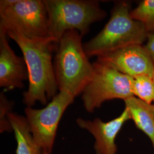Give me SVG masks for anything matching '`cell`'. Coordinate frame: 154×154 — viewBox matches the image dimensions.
<instances>
[{"label": "cell", "mask_w": 154, "mask_h": 154, "mask_svg": "<svg viewBox=\"0 0 154 154\" xmlns=\"http://www.w3.org/2000/svg\"><path fill=\"white\" fill-rule=\"evenodd\" d=\"M153 104H154V103H153Z\"/></svg>", "instance_id": "cell-18"}, {"label": "cell", "mask_w": 154, "mask_h": 154, "mask_svg": "<svg viewBox=\"0 0 154 154\" xmlns=\"http://www.w3.org/2000/svg\"><path fill=\"white\" fill-rule=\"evenodd\" d=\"M14 102L8 99L3 92L0 94V131L9 132L13 131L10 122L8 120V114L11 110Z\"/></svg>", "instance_id": "cell-15"}, {"label": "cell", "mask_w": 154, "mask_h": 154, "mask_svg": "<svg viewBox=\"0 0 154 154\" xmlns=\"http://www.w3.org/2000/svg\"><path fill=\"white\" fill-rule=\"evenodd\" d=\"M6 33L21 50L28 68L29 87L23 94V103L29 107L37 102L46 105L59 91L52 57L57 44L48 37L29 39L14 32Z\"/></svg>", "instance_id": "cell-1"}, {"label": "cell", "mask_w": 154, "mask_h": 154, "mask_svg": "<svg viewBox=\"0 0 154 154\" xmlns=\"http://www.w3.org/2000/svg\"><path fill=\"white\" fill-rule=\"evenodd\" d=\"M134 96L149 104L154 102V78L143 75L134 78Z\"/></svg>", "instance_id": "cell-14"}, {"label": "cell", "mask_w": 154, "mask_h": 154, "mask_svg": "<svg viewBox=\"0 0 154 154\" xmlns=\"http://www.w3.org/2000/svg\"><path fill=\"white\" fill-rule=\"evenodd\" d=\"M43 154H51L50 153H48V152H43Z\"/></svg>", "instance_id": "cell-17"}, {"label": "cell", "mask_w": 154, "mask_h": 154, "mask_svg": "<svg viewBox=\"0 0 154 154\" xmlns=\"http://www.w3.org/2000/svg\"><path fill=\"white\" fill-rule=\"evenodd\" d=\"M131 120L139 130L148 137L154 151V105L133 96L124 100Z\"/></svg>", "instance_id": "cell-11"}, {"label": "cell", "mask_w": 154, "mask_h": 154, "mask_svg": "<svg viewBox=\"0 0 154 154\" xmlns=\"http://www.w3.org/2000/svg\"><path fill=\"white\" fill-rule=\"evenodd\" d=\"M48 14V38L57 44L65 33L77 30L83 37L106 13L95 0H44Z\"/></svg>", "instance_id": "cell-4"}, {"label": "cell", "mask_w": 154, "mask_h": 154, "mask_svg": "<svg viewBox=\"0 0 154 154\" xmlns=\"http://www.w3.org/2000/svg\"><path fill=\"white\" fill-rule=\"evenodd\" d=\"M94 72L82 93L83 107L92 113L107 100L134 96V78L98 61L93 62Z\"/></svg>", "instance_id": "cell-6"}, {"label": "cell", "mask_w": 154, "mask_h": 154, "mask_svg": "<svg viewBox=\"0 0 154 154\" xmlns=\"http://www.w3.org/2000/svg\"><path fill=\"white\" fill-rule=\"evenodd\" d=\"M8 37L5 31L0 29V87L5 91L23 88V82L29 79L25 59L16 54Z\"/></svg>", "instance_id": "cell-10"}, {"label": "cell", "mask_w": 154, "mask_h": 154, "mask_svg": "<svg viewBox=\"0 0 154 154\" xmlns=\"http://www.w3.org/2000/svg\"><path fill=\"white\" fill-rule=\"evenodd\" d=\"M131 2L118 1L104 28L93 38L83 44L88 58L98 57L133 45H143L149 33L141 22L132 18Z\"/></svg>", "instance_id": "cell-3"}, {"label": "cell", "mask_w": 154, "mask_h": 154, "mask_svg": "<svg viewBox=\"0 0 154 154\" xmlns=\"http://www.w3.org/2000/svg\"><path fill=\"white\" fill-rule=\"evenodd\" d=\"M97 61L132 77L154 78V65L143 45H133L97 57Z\"/></svg>", "instance_id": "cell-8"}, {"label": "cell", "mask_w": 154, "mask_h": 154, "mask_svg": "<svg viewBox=\"0 0 154 154\" xmlns=\"http://www.w3.org/2000/svg\"><path fill=\"white\" fill-rule=\"evenodd\" d=\"M131 16L141 22L149 33H154V0L140 1L130 12Z\"/></svg>", "instance_id": "cell-13"}, {"label": "cell", "mask_w": 154, "mask_h": 154, "mask_svg": "<svg viewBox=\"0 0 154 154\" xmlns=\"http://www.w3.org/2000/svg\"><path fill=\"white\" fill-rule=\"evenodd\" d=\"M144 46L147 51L154 65V33H149Z\"/></svg>", "instance_id": "cell-16"}, {"label": "cell", "mask_w": 154, "mask_h": 154, "mask_svg": "<svg viewBox=\"0 0 154 154\" xmlns=\"http://www.w3.org/2000/svg\"><path fill=\"white\" fill-rule=\"evenodd\" d=\"M74 99L70 94L59 91L44 108L35 109L26 107L25 109L33 139L43 152L51 153L60 122Z\"/></svg>", "instance_id": "cell-7"}, {"label": "cell", "mask_w": 154, "mask_h": 154, "mask_svg": "<svg viewBox=\"0 0 154 154\" xmlns=\"http://www.w3.org/2000/svg\"><path fill=\"white\" fill-rule=\"evenodd\" d=\"M82 37L77 30L67 32L57 44L53 61L59 91L75 98L82 94L94 72L93 63L85 52Z\"/></svg>", "instance_id": "cell-2"}, {"label": "cell", "mask_w": 154, "mask_h": 154, "mask_svg": "<svg viewBox=\"0 0 154 154\" xmlns=\"http://www.w3.org/2000/svg\"><path fill=\"white\" fill-rule=\"evenodd\" d=\"M8 118L16 139V154H43L33 139L26 117L11 112Z\"/></svg>", "instance_id": "cell-12"}, {"label": "cell", "mask_w": 154, "mask_h": 154, "mask_svg": "<svg viewBox=\"0 0 154 154\" xmlns=\"http://www.w3.org/2000/svg\"><path fill=\"white\" fill-rule=\"evenodd\" d=\"M0 29L29 39L48 37V14L44 0H1Z\"/></svg>", "instance_id": "cell-5"}, {"label": "cell", "mask_w": 154, "mask_h": 154, "mask_svg": "<svg viewBox=\"0 0 154 154\" xmlns=\"http://www.w3.org/2000/svg\"><path fill=\"white\" fill-rule=\"evenodd\" d=\"M131 120L129 110L126 107L121 114L110 121H102L99 118L93 121L78 118L77 125L91 133L95 139L94 146L96 154H116V143L117 135L125 123Z\"/></svg>", "instance_id": "cell-9"}]
</instances>
